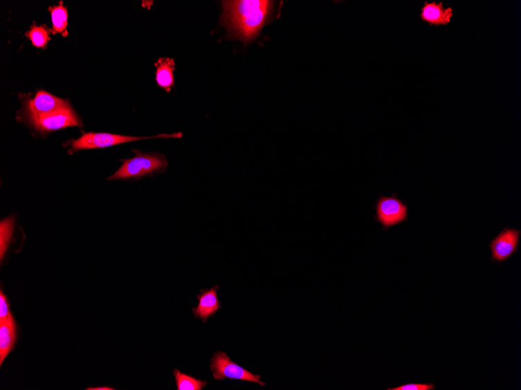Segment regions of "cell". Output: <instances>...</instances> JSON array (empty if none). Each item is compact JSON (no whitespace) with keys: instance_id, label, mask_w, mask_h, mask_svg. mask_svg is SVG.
<instances>
[{"instance_id":"cell-1","label":"cell","mask_w":521,"mask_h":390,"mask_svg":"<svg viewBox=\"0 0 521 390\" xmlns=\"http://www.w3.org/2000/svg\"><path fill=\"white\" fill-rule=\"evenodd\" d=\"M273 1L267 0H237L223 2V26L228 30L231 39L248 44L259 35L271 19Z\"/></svg>"},{"instance_id":"cell-2","label":"cell","mask_w":521,"mask_h":390,"mask_svg":"<svg viewBox=\"0 0 521 390\" xmlns=\"http://www.w3.org/2000/svg\"><path fill=\"white\" fill-rule=\"evenodd\" d=\"M136 156L127 159L115 174L108 180H128V179L143 178L162 173L167 169L168 162L162 154L152 152L143 153L138 150L132 151Z\"/></svg>"},{"instance_id":"cell-3","label":"cell","mask_w":521,"mask_h":390,"mask_svg":"<svg viewBox=\"0 0 521 390\" xmlns=\"http://www.w3.org/2000/svg\"><path fill=\"white\" fill-rule=\"evenodd\" d=\"M182 137L183 134L181 133L159 134L157 136H153V137L146 138L128 137V136L107 133H87L83 134L81 138L71 141L70 146L71 147V151H77L81 150L97 149V148L108 147L140 140L181 138Z\"/></svg>"},{"instance_id":"cell-4","label":"cell","mask_w":521,"mask_h":390,"mask_svg":"<svg viewBox=\"0 0 521 390\" xmlns=\"http://www.w3.org/2000/svg\"><path fill=\"white\" fill-rule=\"evenodd\" d=\"M210 369L216 380H230L248 381L264 387L266 383L260 380L259 375H254L240 365L235 363L226 353L217 351L211 359Z\"/></svg>"},{"instance_id":"cell-5","label":"cell","mask_w":521,"mask_h":390,"mask_svg":"<svg viewBox=\"0 0 521 390\" xmlns=\"http://www.w3.org/2000/svg\"><path fill=\"white\" fill-rule=\"evenodd\" d=\"M376 216L384 227H393L407 219L408 207L396 195L381 196L376 204Z\"/></svg>"},{"instance_id":"cell-6","label":"cell","mask_w":521,"mask_h":390,"mask_svg":"<svg viewBox=\"0 0 521 390\" xmlns=\"http://www.w3.org/2000/svg\"><path fill=\"white\" fill-rule=\"evenodd\" d=\"M37 130L43 133L60 129L82 125L81 120L71 107L30 120Z\"/></svg>"},{"instance_id":"cell-7","label":"cell","mask_w":521,"mask_h":390,"mask_svg":"<svg viewBox=\"0 0 521 390\" xmlns=\"http://www.w3.org/2000/svg\"><path fill=\"white\" fill-rule=\"evenodd\" d=\"M70 107L63 99L55 97L46 91H39L27 103V115L29 120L55 113Z\"/></svg>"},{"instance_id":"cell-8","label":"cell","mask_w":521,"mask_h":390,"mask_svg":"<svg viewBox=\"0 0 521 390\" xmlns=\"http://www.w3.org/2000/svg\"><path fill=\"white\" fill-rule=\"evenodd\" d=\"M520 231L518 229L505 228L490 243L493 259L504 262L516 252L518 248Z\"/></svg>"},{"instance_id":"cell-9","label":"cell","mask_w":521,"mask_h":390,"mask_svg":"<svg viewBox=\"0 0 521 390\" xmlns=\"http://www.w3.org/2000/svg\"><path fill=\"white\" fill-rule=\"evenodd\" d=\"M219 286H214L208 290H202L200 295H197L199 305L193 308L195 317L206 322L208 317L217 313L220 308V303L218 299L217 290Z\"/></svg>"},{"instance_id":"cell-10","label":"cell","mask_w":521,"mask_h":390,"mask_svg":"<svg viewBox=\"0 0 521 390\" xmlns=\"http://www.w3.org/2000/svg\"><path fill=\"white\" fill-rule=\"evenodd\" d=\"M453 15V9L444 8L443 3L426 2L421 9V19L430 26H447L450 23Z\"/></svg>"},{"instance_id":"cell-11","label":"cell","mask_w":521,"mask_h":390,"mask_svg":"<svg viewBox=\"0 0 521 390\" xmlns=\"http://www.w3.org/2000/svg\"><path fill=\"white\" fill-rule=\"evenodd\" d=\"M17 339V326L13 318L0 321V364L13 349Z\"/></svg>"},{"instance_id":"cell-12","label":"cell","mask_w":521,"mask_h":390,"mask_svg":"<svg viewBox=\"0 0 521 390\" xmlns=\"http://www.w3.org/2000/svg\"><path fill=\"white\" fill-rule=\"evenodd\" d=\"M155 66L158 85L165 91H170L174 85V60L170 58L159 59Z\"/></svg>"},{"instance_id":"cell-13","label":"cell","mask_w":521,"mask_h":390,"mask_svg":"<svg viewBox=\"0 0 521 390\" xmlns=\"http://www.w3.org/2000/svg\"><path fill=\"white\" fill-rule=\"evenodd\" d=\"M51 11L53 22V34H61L64 36L68 35L67 32V19H68V15H67L66 8L64 7L63 2H60L58 6L48 8Z\"/></svg>"},{"instance_id":"cell-14","label":"cell","mask_w":521,"mask_h":390,"mask_svg":"<svg viewBox=\"0 0 521 390\" xmlns=\"http://www.w3.org/2000/svg\"><path fill=\"white\" fill-rule=\"evenodd\" d=\"M174 375L179 390H201L207 384L206 381H202L191 375L182 373L177 369L174 371Z\"/></svg>"},{"instance_id":"cell-15","label":"cell","mask_w":521,"mask_h":390,"mask_svg":"<svg viewBox=\"0 0 521 390\" xmlns=\"http://www.w3.org/2000/svg\"><path fill=\"white\" fill-rule=\"evenodd\" d=\"M34 46L37 48L45 47L50 41V30L43 26H33L26 33Z\"/></svg>"},{"instance_id":"cell-16","label":"cell","mask_w":521,"mask_h":390,"mask_svg":"<svg viewBox=\"0 0 521 390\" xmlns=\"http://www.w3.org/2000/svg\"><path fill=\"white\" fill-rule=\"evenodd\" d=\"M13 229V219H8L1 221V259H3L4 254L9 246Z\"/></svg>"},{"instance_id":"cell-17","label":"cell","mask_w":521,"mask_h":390,"mask_svg":"<svg viewBox=\"0 0 521 390\" xmlns=\"http://www.w3.org/2000/svg\"><path fill=\"white\" fill-rule=\"evenodd\" d=\"M11 318H13V315L10 311L7 297L1 290V292H0V321H5Z\"/></svg>"},{"instance_id":"cell-18","label":"cell","mask_w":521,"mask_h":390,"mask_svg":"<svg viewBox=\"0 0 521 390\" xmlns=\"http://www.w3.org/2000/svg\"><path fill=\"white\" fill-rule=\"evenodd\" d=\"M435 388L434 384H406L399 387L389 388L388 390H432Z\"/></svg>"},{"instance_id":"cell-19","label":"cell","mask_w":521,"mask_h":390,"mask_svg":"<svg viewBox=\"0 0 521 390\" xmlns=\"http://www.w3.org/2000/svg\"><path fill=\"white\" fill-rule=\"evenodd\" d=\"M87 390H114L115 389L108 387H93L86 389Z\"/></svg>"}]
</instances>
